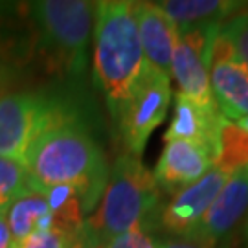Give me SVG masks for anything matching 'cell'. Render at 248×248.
Listing matches in <instances>:
<instances>
[{
	"label": "cell",
	"mask_w": 248,
	"mask_h": 248,
	"mask_svg": "<svg viewBox=\"0 0 248 248\" xmlns=\"http://www.w3.org/2000/svg\"><path fill=\"white\" fill-rule=\"evenodd\" d=\"M171 99V76L147 66L114 120L127 155L142 156L151 134L168 114Z\"/></svg>",
	"instance_id": "6"
},
{
	"label": "cell",
	"mask_w": 248,
	"mask_h": 248,
	"mask_svg": "<svg viewBox=\"0 0 248 248\" xmlns=\"http://www.w3.org/2000/svg\"><path fill=\"white\" fill-rule=\"evenodd\" d=\"M68 107L43 92H8L0 96V156L26 164L39 138L72 116Z\"/></svg>",
	"instance_id": "5"
},
{
	"label": "cell",
	"mask_w": 248,
	"mask_h": 248,
	"mask_svg": "<svg viewBox=\"0 0 248 248\" xmlns=\"http://www.w3.org/2000/svg\"><path fill=\"white\" fill-rule=\"evenodd\" d=\"M92 37L94 79L103 92L112 120H116L147 68L134 18V2H96Z\"/></svg>",
	"instance_id": "2"
},
{
	"label": "cell",
	"mask_w": 248,
	"mask_h": 248,
	"mask_svg": "<svg viewBox=\"0 0 248 248\" xmlns=\"http://www.w3.org/2000/svg\"><path fill=\"white\" fill-rule=\"evenodd\" d=\"M245 243H247V248H248V217H247V222H245Z\"/></svg>",
	"instance_id": "24"
},
{
	"label": "cell",
	"mask_w": 248,
	"mask_h": 248,
	"mask_svg": "<svg viewBox=\"0 0 248 248\" xmlns=\"http://www.w3.org/2000/svg\"><path fill=\"white\" fill-rule=\"evenodd\" d=\"M33 50L55 74L79 76L94 31L96 2L41 0L24 6Z\"/></svg>",
	"instance_id": "4"
},
{
	"label": "cell",
	"mask_w": 248,
	"mask_h": 248,
	"mask_svg": "<svg viewBox=\"0 0 248 248\" xmlns=\"http://www.w3.org/2000/svg\"><path fill=\"white\" fill-rule=\"evenodd\" d=\"M248 212V171L232 175L226 178L224 186L217 193L215 201L204 213L201 222L197 224L193 232L184 237L206 247L217 248L241 217Z\"/></svg>",
	"instance_id": "10"
},
{
	"label": "cell",
	"mask_w": 248,
	"mask_h": 248,
	"mask_svg": "<svg viewBox=\"0 0 248 248\" xmlns=\"http://www.w3.org/2000/svg\"><path fill=\"white\" fill-rule=\"evenodd\" d=\"M6 78V72H4V66H0V81Z\"/></svg>",
	"instance_id": "25"
},
{
	"label": "cell",
	"mask_w": 248,
	"mask_h": 248,
	"mask_svg": "<svg viewBox=\"0 0 248 248\" xmlns=\"http://www.w3.org/2000/svg\"><path fill=\"white\" fill-rule=\"evenodd\" d=\"M134 18L147 66L171 76V59L178 43V28L156 2H134Z\"/></svg>",
	"instance_id": "12"
},
{
	"label": "cell",
	"mask_w": 248,
	"mask_h": 248,
	"mask_svg": "<svg viewBox=\"0 0 248 248\" xmlns=\"http://www.w3.org/2000/svg\"><path fill=\"white\" fill-rule=\"evenodd\" d=\"M213 169L212 153L193 142H166L153 177L158 189L177 193Z\"/></svg>",
	"instance_id": "11"
},
{
	"label": "cell",
	"mask_w": 248,
	"mask_h": 248,
	"mask_svg": "<svg viewBox=\"0 0 248 248\" xmlns=\"http://www.w3.org/2000/svg\"><path fill=\"white\" fill-rule=\"evenodd\" d=\"M210 87L215 103L226 120L248 116V64L217 31L208 52Z\"/></svg>",
	"instance_id": "8"
},
{
	"label": "cell",
	"mask_w": 248,
	"mask_h": 248,
	"mask_svg": "<svg viewBox=\"0 0 248 248\" xmlns=\"http://www.w3.org/2000/svg\"><path fill=\"white\" fill-rule=\"evenodd\" d=\"M156 4L178 31L197 26H222L245 6L243 2L232 0H166Z\"/></svg>",
	"instance_id": "14"
},
{
	"label": "cell",
	"mask_w": 248,
	"mask_h": 248,
	"mask_svg": "<svg viewBox=\"0 0 248 248\" xmlns=\"http://www.w3.org/2000/svg\"><path fill=\"white\" fill-rule=\"evenodd\" d=\"M6 221L15 245L24 241L33 232L52 228V213L46 197L33 189L18 197L8 206Z\"/></svg>",
	"instance_id": "15"
},
{
	"label": "cell",
	"mask_w": 248,
	"mask_h": 248,
	"mask_svg": "<svg viewBox=\"0 0 248 248\" xmlns=\"http://www.w3.org/2000/svg\"><path fill=\"white\" fill-rule=\"evenodd\" d=\"M160 210V189L153 171L133 155H120L96 213L85 219L81 248H105L110 241L134 226L155 221Z\"/></svg>",
	"instance_id": "3"
},
{
	"label": "cell",
	"mask_w": 248,
	"mask_h": 248,
	"mask_svg": "<svg viewBox=\"0 0 248 248\" xmlns=\"http://www.w3.org/2000/svg\"><path fill=\"white\" fill-rule=\"evenodd\" d=\"M213 169L221 171L226 177L248 171V131L224 116L215 140Z\"/></svg>",
	"instance_id": "16"
},
{
	"label": "cell",
	"mask_w": 248,
	"mask_h": 248,
	"mask_svg": "<svg viewBox=\"0 0 248 248\" xmlns=\"http://www.w3.org/2000/svg\"><path fill=\"white\" fill-rule=\"evenodd\" d=\"M221 26H197L178 31L177 48L171 59V76L178 92L204 107H217L210 87L208 52Z\"/></svg>",
	"instance_id": "7"
},
{
	"label": "cell",
	"mask_w": 248,
	"mask_h": 248,
	"mask_svg": "<svg viewBox=\"0 0 248 248\" xmlns=\"http://www.w3.org/2000/svg\"><path fill=\"white\" fill-rule=\"evenodd\" d=\"M33 191L66 186L76 191L83 213H90L105 191L110 169L103 151L76 114L46 131L24 164Z\"/></svg>",
	"instance_id": "1"
},
{
	"label": "cell",
	"mask_w": 248,
	"mask_h": 248,
	"mask_svg": "<svg viewBox=\"0 0 248 248\" xmlns=\"http://www.w3.org/2000/svg\"><path fill=\"white\" fill-rule=\"evenodd\" d=\"M219 33L233 46L237 55L248 64V8H241L235 15H232L219 28Z\"/></svg>",
	"instance_id": "18"
},
{
	"label": "cell",
	"mask_w": 248,
	"mask_h": 248,
	"mask_svg": "<svg viewBox=\"0 0 248 248\" xmlns=\"http://www.w3.org/2000/svg\"><path fill=\"white\" fill-rule=\"evenodd\" d=\"M156 248H213L206 247L201 243H195L191 239H184V237H171V239L156 241Z\"/></svg>",
	"instance_id": "21"
},
{
	"label": "cell",
	"mask_w": 248,
	"mask_h": 248,
	"mask_svg": "<svg viewBox=\"0 0 248 248\" xmlns=\"http://www.w3.org/2000/svg\"><path fill=\"white\" fill-rule=\"evenodd\" d=\"M221 120L222 114L219 107H204L177 92L171 122L164 133V143L173 140L193 142L210 151L213 158Z\"/></svg>",
	"instance_id": "13"
},
{
	"label": "cell",
	"mask_w": 248,
	"mask_h": 248,
	"mask_svg": "<svg viewBox=\"0 0 248 248\" xmlns=\"http://www.w3.org/2000/svg\"><path fill=\"white\" fill-rule=\"evenodd\" d=\"M237 124L245 129V131H248V116H245V118H241V120H237Z\"/></svg>",
	"instance_id": "23"
},
{
	"label": "cell",
	"mask_w": 248,
	"mask_h": 248,
	"mask_svg": "<svg viewBox=\"0 0 248 248\" xmlns=\"http://www.w3.org/2000/svg\"><path fill=\"white\" fill-rule=\"evenodd\" d=\"M105 248H156V241L149 235L147 228L134 226L129 232L114 237Z\"/></svg>",
	"instance_id": "20"
},
{
	"label": "cell",
	"mask_w": 248,
	"mask_h": 248,
	"mask_svg": "<svg viewBox=\"0 0 248 248\" xmlns=\"http://www.w3.org/2000/svg\"><path fill=\"white\" fill-rule=\"evenodd\" d=\"M79 241L81 239H74L55 228H46L33 232L24 241L15 245V248H81Z\"/></svg>",
	"instance_id": "19"
},
{
	"label": "cell",
	"mask_w": 248,
	"mask_h": 248,
	"mask_svg": "<svg viewBox=\"0 0 248 248\" xmlns=\"http://www.w3.org/2000/svg\"><path fill=\"white\" fill-rule=\"evenodd\" d=\"M0 248H15L8 221H6V212H0Z\"/></svg>",
	"instance_id": "22"
},
{
	"label": "cell",
	"mask_w": 248,
	"mask_h": 248,
	"mask_svg": "<svg viewBox=\"0 0 248 248\" xmlns=\"http://www.w3.org/2000/svg\"><path fill=\"white\" fill-rule=\"evenodd\" d=\"M226 178L228 177L221 171L210 169L197 182L173 193L168 204H160L155 217L160 230L173 237H187L212 206Z\"/></svg>",
	"instance_id": "9"
},
{
	"label": "cell",
	"mask_w": 248,
	"mask_h": 248,
	"mask_svg": "<svg viewBox=\"0 0 248 248\" xmlns=\"http://www.w3.org/2000/svg\"><path fill=\"white\" fill-rule=\"evenodd\" d=\"M28 191L31 187L24 166L0 156V212H6L9 204Z\"/></svg>",
	"instance_id": "17"
}]
</instances>
